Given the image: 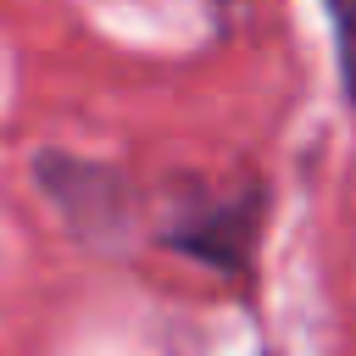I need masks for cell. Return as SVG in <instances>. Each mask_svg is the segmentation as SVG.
Listing matches in <instances>:
<instances>
[{
    "instance_id": "6da1fadb",
    "label": "cell",
    "mask_w": 356,
    "mask_h": 356,
    "mask_svg": "<svg viewBox=\"0 0 356 356\" xmlns=\"http://www.w3.org/2000/svg\"><path fill=\"white\" fill-rule=\"evenodd\" d=\"M256 222H261V189H239V195H189L161 239L178 245L184 256L217 267V273H239L256 250Z\"/></svg>"
},
{
    "instance_id": "7a4b0ae2",
    "label": "cell",
    "mask_w": 356,
    "mask_h": 356,
    "mask_svg": "<svg viewBox=\"0 0 356 356\" xmlns=\"http://www.w3.org/2000/svg\"><path fill=\"white\" fill-rule=\"evenodd\" d=\"M39 172V189L56 200V211L89 239V245H111L122 228H128V184L122 172L100 167V161H78V156H39L33 161Z\"/></svg>"
},
{
    "instance_id": "3957f363",
    "label": "cell",
    "mask_w": 356,
    "mask_h": 356,
    "mask_svg": "<svg viewBox=\"0 0 356 356\" xmlns=\"http://www.w3.org/2000/svg\"><path fill=\"white\" fill-rule=\"evenodd\" d=\"M323 6H328L334 44H339V78H345V95L356 106V0H323Z\"/></svg>"
}]
</instances>
